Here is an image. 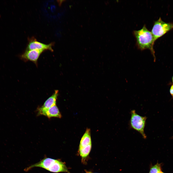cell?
Listing matches in <instances>:
<instances>
[{"label": "cell", "mask_w": 173, "mask_h": 173, "mask_svg": "<svg viewBox=\"0 0 173 173\" xmlns=\"http://www.w3.org/2000/svg\"><path fill=\"white\" fill-rule=\"evenodd\" d=\"M133 33L136 38L137 46L139 49L142 50L149 49L155 59L153 47L154 42L153 35L145 25L141 29L134 31Z\"/></svg>", "instance_id": "6da1fadb"}, {"label": "cell", "mask_w": 173, "mask_h": 173, "mask_svg": "<svg viewBox=\"0 0 173 173\" xmlns=\"http://www.w3.org/2000/svg\"><path fill=\"white\" fill-rule=\"evenodd\" d=\"M35 167H39L50 172L58 173L65 172L70 173L63 162L59 160L45 157L38 162L31 165L25 169L27 171Z\"/></svg>", "instance_id": "7a4b0ae2"}, {"label": "cell", "mask_w": 173, "mask_h": 173, "mask_svg": "<svg viewBox=\"0 0 173 173\" xmlns=\"http://www.w3.org/2000/svg\"><path fill=\"white\" fill-rule=\"evenodd\" d=\"M147 117L138 114L135 110L131 111V117L129 121L130 127L137 131L144 139H146L147 136L144 132Z\"/></svg>", "instance_id": "3957f363"}, {"label": "cell", "mask_w": 173, "mask_h": 173, "mask_svg": "<svg viewBox=\"0 0 173 173\" xmlns=\"http://www.w3.org/2000/svg\"><path fill=\"white\" fill-rule=\"evenodd\" d=\"M173 29V23L165 22L160 17L154 22L151 30L154 42Z\"/></svg>", "instance_id": "277c9868"}, {"label": "cell", "mask_w": 173, "mask_h": 173, "mask_svg": "<svg viewBox=\"0 0 173 173\" xmlns=\"http://www.w3.org/2000/svg\"><path fill=\"white\" fill-rule=\"evenodd\" d=\"M29 40L26 50H49L52 52L53 51L52 47L54 44V43L46 44L37 41L33 37L29 39Z\"/></svg>", "instance_id": "5b68a950"}, {"label": "cell", "mask_w": 173, "mask_h": 173, "mask_svg": "<svg viewBox=\"0 0 173 173\" xmlns=\"http://www.w3.org/2000/svg\"><path fill=\"white\" fill-rule=\"evenodd\" d=\"M44 51L40 50H26L20 56V58L25 61H32L37 64L39 56Z\"/></svg>", "instance_id": "8992f818"}, {"label": "cell", "mask_w": 173, "mask_h": 173, "mask_svg": "<svg viewBox=\"0 0 173 173\" xmlns=\"http://www.w3.org/2000/svg\"><path fill=\"white\" fill-rule=\"evenodd\" d=\"M38 115L45 116L48 118L56 117L59 118L62 117L56 105L45 109H37Z\"/></svg>", "instance_id": "52a82bcc"}, {"label": "cell", "mask_w": 173, "mask_h": 173, "mask_svg": "<svg viewBox=\"0 0 173 173\" xmlns=\"http://www.w3.org/2000/svg\"><path fill=\"white\" fill-rule=\"evenodd\" d=\"M58 94V90H55L53 94L45 101L42 106L38 108L40 109H47L56 105Z\"/></svg>", "instance_id": "ba28073f"}, {"label": "cell", "mask_w": 173, "mask_h": 173, "mask_svg": "<svg viewBox=\"0 0 173 173\" xmlns=\"http://www.w3.org/2000/svg\"><path fill=\"white\" fill-rule=\"evenodd\" d=\"M92 143L90 129L87 128L80 141L79 148L84 147Z\"/></svg>", "instance_id": "9c48e42d"}, {"label": "cell", "mask_w": 173, "mask_h": 173, "mask_svg": "<svg viewBox=\"0 0 173 173\" xmlns=\"http://www.w3.org/2000/svg\"><path fill=\"white\" fill-rule=\"evenodd\" d=\"M91 148L92 143H91L84 147L79 148V153L81 158L82 162H84L85 159L88 155Z\"/></svg>", "instance_id": "30bf717a"}, {"label": "cell", "mask_w": 173, "mask_h": 173, "mask_svg": "<svg viewBox=\"0 0 173 173\" xmlns=\"http://www.w3.org/2000/svg\"><path fill=\"white\" fill-rule=\"evenodd\" d=\"M161 171V164L157 163L151 167L149 173H159Z\"/></svg>", "instance_id": "8fae6325"}, {"label": "cell", "mask_w": 173, "mask_h": 173, "mask_svg": "<svg viewBox=\"0 0 173 173\" xmlns=\"http://www.w3.org/2000/svg\"><path fill=\"white\" fill-rule=\"evenodd\" d=\"M170 92L171 95L173 97V85H172L171 86Z\"/></svg>", "instance_id": "7c38bea8"}, {"label": "cell", "mask_w": 173, "mask_h": 173, "mask_svg": "<svg viewBox=\"0 0 173 173\" xmlns=\"http://www.w3.org/2000/svg\"><path fill=\"white\" fill-rule=\"evenodd\" d=\"M86 173H91L90 172H88L87 171H86Z\"/></svg>", "instance_id": "4fadbf2b"}, {"label": "cell", "mask_w": 173, "mask_h": 173, "mask_svg": "<svg viewBox=\"0 0 173 173\" xmlns=\"http://www.w3.org/2000/svg\"><path fill=\"white\" fill-rule=\"evenodd\" d=\"M159 173H164L163 172H162L161 171Z\"/></svg>", "instance_id": "5bb4252c"}, {"label": "cell", "mask_w": 173, "mask_h": 173, "mask_svg": "<svg viewBox=\"0 0 173 173\" xmlns=\"http://www.w3.org/2000/svg\"><path fill=\"white\" fill-rule=\"evenodd\" d=\"M172 81H173V77H172Z\"/></svg>", "instance_id": "9a60e30c"}, {"label": "cell", "mask_w": 173, "mask_h": 173, "mask_svg": "<svg viewBox=\"0 0 173 173\" xmlns=\"http://www.w3.org/2000/svg\"></svg>", "instance_id": "2e32d148"}]
</instances>
